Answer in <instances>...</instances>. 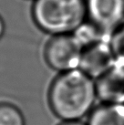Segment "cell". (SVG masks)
I'll return each instance as SVG.
<instances>
[{
	"label": "cell",
	"instance_id": "1",
	"mask_svg": "<svg viewBox=\"0 0 124 125\" xmlns=\"http://www.w3.org/2000/svg\"><path fill=\"white\" fill-rule=\"evenodd\" d=\"M97 100L96 80L79 69L59 73L48 88V106L60 121H81Z\"/></svg>",
	"mask_w": 124,
	"mask_h": 125
},
{
	"label": "cell",
	"instance_id": "2",
	"mask_svg": "<svg viewBox=\"0 0 124 125\" xmlns=\"http://www.w3.org/2000/svg\"><path fill=\"white\" fill-rule=\"evenodd\" d=\"M31 16L41 31L51 36L72 34L87 20L85 0H34Z\"/></svg>",
	"mask_w": 124,
	"mask_h": 125
},
{
	"label": "cell",
	"instance_id": "3",
	"mask_svg": "<svg viewBox=\"0 0 124 125\" xmlns=\"http://www.w3.org/2000/svg\"><path fill=\"white\" fill-rule=\"evenodd\" d=\"M82 47L72 34L51 36L44 47V59L58 73L79 69Z\"/></svg>",
	"mask_w": 124,
	"mask_h": 125
},
{
	"label": "cell",
	"instance_id": "4",
	"mask_svg": "<svg viewBox=\"0 0 124 125\" xmlns=\"http://www.w3.org/2000/svg\"><path fill=\"white\" fill-rule=\"evenodd\" d=\"M87 20L108 35L124 23V0H85Z\"/></svg>",
	"mask_w": 124,
	"mask_h": 125
},
{
	"label": "cell",
	"instance_id": "5",
	"mask_svg": "<svg viewBox=\"0 0 124 125\" xmlns=\"http://www.w3.org/2000/svg\"><path fill=\"white\" fill-rule=\"evenodd\" d=\"M115 65L110 40L98 42L82 49L79 69L93 80H97Z\"/></svg>",
	"mask_w": 124,
	"mask_h": 125
},
{
	"label": "cell",
	"instance_id": "6",
	"mask_svg": "<svg viewBox=\"0 0 124 125\" xmlns=\"http://www.w3.org/2000/svg\"><path fill=\"white\" fill-rule=\"evenodd\" d=\"M96 88L101 103L124 104V68L115 65L96 80Z\"/></svg>",
	"mask_w": 124,
	"mask_h": 125
},
{
	"label": "cell",
	"instance_id": "7",
	"mask_svg": "<svg viewBox=\"0 0 124 125\" xmlns=\"http://www.w3.org/2000/svg\"><path fill=\"white\" fill-rule=\"evenodd\" d=\"M88 125H124V104L101 103L89 115Z\"/></svg>",
	"mask_w": 124,
	"mask_h": 125
},
{
	"label": "cell",
	"instance_id": "8",
	"mask_svg": "<svg viewBox=\"0 0 124 125\" xmlns=\"http://www.w3.org/2000/svg\"><path fill=\"white\" fill-rule=\"evenodd\" d=\"M81 47L85 48L100 41L110 40V36L89 20H86L72 33Z\"/></svg>",
	"mask_w": 124,
	"mask_h": 125
},
{
	"label": "cell",
	"instance_id": "9",
	"mask_svg": "<svg viewBox=\"0 0 124 125\" xmlns=\"http://www.w3.org/2000/svg\"><path fill=\"white\" fill-rule=\"evenodd\" d=\"M0 125H26L23 111L15 103L0 101Z\"/></svg>",
	"mask_w": 124,
	"mask_h": 125
},
{
	"label": "cell",
	"instance_id": "10",
	"mask_svg": "<svg viewBox=\"0 0 124 125\" xmlns=\"http://www.w3.org/2000/svg\"><path fill=\"white\" fill-rule=\"evenodd\" d=\"M110 45L116 65L124 68V23L110 35Z\"/></svg>",
	"mask_w": 124,
	"mask_h": 125
},
{
	"label": "cell",
	"instance_id": "11",
	"mask_svg": "<svg viewBox=\"0 0 124 125\" xmlns=\"http://www.w3.org/2000/svg\"><path fill=\"white\" fill-rule=\"evenodd\" d=\"M58 125H88L82 121H61Z\"/></svg>",
	"mask_w": 124,
	"mask_h": 125
},
{
	"label": "cell",
	"instance_id": "12",
	"mask_svg": "<svg viewBox=\"0 0 124 125\" xmlns=\"http://www.w3.org/2000/svg\"><path fill=\"white\" fill-rule=\"evenodd\" d=\"M6 33V22L4 20L3 17L0 15V40L3 38Z\"/></svg>",
	"mask_w": 124,
	"mask_h": 125
},
{
	"label": "cell",
	"instance_id": "13",
	"mask_svg": "<svg viewBox=\"0 0 124 125\" xmlns=\"http://www.w3.org/2000/svg\"><path fill=\"white\" fill-rule=\"evenodd\" d=\"M32 1H34V0H32Z\"/></svg>",
	"mask_w": 124,
	"mask_h": 125
}]
</instances>
